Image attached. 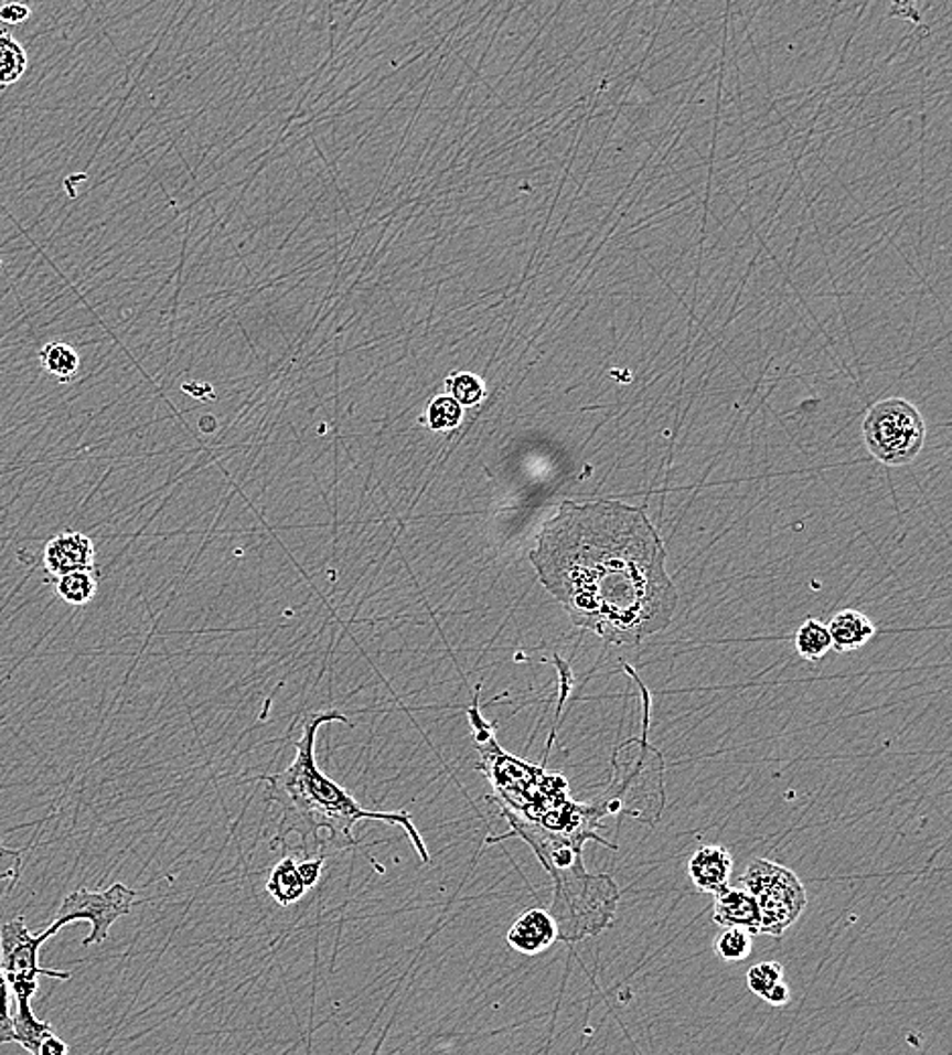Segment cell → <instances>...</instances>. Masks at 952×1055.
<instances>
[{
  "instance_id": "obj_17",
  "label": "cell",
  "mask_w": 952,
  "mask_h": 1055,
  "mask_svg": "<svg viewBox=\"0 0 952 1055\" xmlns=\"http://www.w3.org/2000/svg\"><path fill=\"white\" fill-rule=\"evenodd\" d=\"M833 648L828 628L821 624L819 619H806L799 631H796V650L804 660L816 662L825 658L826 652Z\"/></svg>"
},
{
  "instance_id": "obj_15",
  "label": "cell",
  "mask_w": 952,
  "mask_h": 1055,
  "mask_svg": "<svg viewBox=\"0 0 952 1055\" xmlns=\"http://www.w3.org/2000/svg\"><path fill=\"white\" fill-rule=\"evenodd\" d=\"M26 51L9 31H0V88L13 86L25 76Z\"/></svg>"
},
{
  "instance_id": "obj_13",
  "label": "cell",
  "mask_w": 952,
  "mask_h": 1055,
  "mask_svg": "<svg viewBox=\"0 0 952 1055\" xmlns=\"http://www.w3.org/2000/svg\"><path fill=\"white\" fill-rule=\"evenodd\" d=\"M14 1043H19L26 1054L38 1055L41 1043L47 1037H52L53 1031L50 1023L35 1017L31 1005H17L13 1015Z\"/></svg>"
},
{
  "instance_id": "obj_7",
  "label": "cell",
  "mask_w": 952,
  "mask_h": 1055,
  "mask_svg": "<svg viewBox=\"0 0 952 1055\" xmlns=\"http://www.w3.org/2000/svg\"><path fill=\"white\" fill-rule=\"evenodd\" d=\"M41 565L47 573V580L65 577L77 571L96 573V548L94 542L82 532H62L45 542L41 551Z\"/></svg>"
},
{
  "instance_id": "obj_16",
  "label": "cell",
  "mask_w": 952,
  "mask_h": 1055,
  "mask_svg": "<svg viewBox=\"0 0 952 1055\" xmlns=\"http://www.w3.org/2000/svg\"><path fill=\"white\" fill-rule=\"evenodd\" d=\"M52 585L64 604L88 605L98 590V578L92 571H77L65 577L55 578Z\"/></svg>"
},
{
  "instance_id": "obj_20",
  "label": "cell",
  "mask_w": 952,
  "mask_h": 1055,
  "mask_svg": "<svg viewBox=\"0 0 952 1055\" xmlns=\"http://www.w3.org/2000/svg\"><path fill=\"white\" fill-rule=\"evenodd\" d=\"M461 416H463V408L451 396H437L429 404L422 423L429 425L432 430H445V428L458 427Z\"/></svg>"
},
{
  "instance_id": "obj_5",
  "label": "cell",
  "mask_w": 952,
  "mask_h": 1055,
  "mask_svg": "<svg viewBox=\"0 0 952 1055\" xmlns=\"http://www.w3.org/2000/svg\"><path fill=\"white\" fill-rule=\"evenodd\" d=\"M53 936L55 931L52 928L33 934L26 926L25 916L14 917L0 928V970L9 982L17 1005H31V999L38 993L39 977L72 979L69 972L50 970L39 965V950Z\"/></svg>"
},
{
  "instance_id": "obj_3",
  "label": "cell",
  "mask_w": 952,
  "mask_h": 1055,
  "mask_svg": "<svg viewBox=\"0 0 952 1055\" xmlns=\"http://www.w3.org/2000/svg\"><path fill=\"white\" fill-rule=\"evenodd\" d=\"M739 887L753 895L762 917L760 934H768L772 938H782L809 904L806 889L799 875L768 859H756L741 877Z\"/></svg>"
},
{
  "instance_id": "obj_2",
  "label": "cell",
  "mask_w": 952,
  "mask_h": 1055,
  "mask_svg": "<svg viewBox=\"0 0 952 1055\" xmlns=\"http://www.w3.org/2000/svg\"><path fill=\"white\" fill-rule=\"evenodd\" d=\"M325 723H345L347 718L338 711L318 713L307 721L303 735L295 743V761L287 769L272 776H263L268 786V802L279 808V834L277 842L287 841L289 834L299 836V851L306 859L328 856L342 849H354V827L360 820H382L405 830L419 853L422 863H431V854L422 841L408 812H374L357 804L350 791L328 778L315 761V737Z\"/></svg>"
},
{
  "instance_id": "obj_21",
  "label": "cell",
  "mask_w": 952,
  "mask_h": 1055,
  "mask_svg": "<svg viewBox=\"0 0 952 1055\" xmlns=\"http://www.w3.org/2000/svg\"><path fill=\"white\" fill-rule=\"evenodd\" d=\"M782 980H784V968L780 962H760L748 970L749 991L762 999L763 994Z\"/></svg>"
},
{
  "instance_id": "obj_26",
  "label": "cell",
  "mask_w": 952,
  "mask_h": 1055,
  "mask_svg": "<svg viewBox=\"0 0 952 1055\" xmlns=\"http://www.w3.org/2000/svg\"><path fill=\"white\" fill-rule=\"evenodd\" d=\"M763 1001L770 1003L772 1006L788 1005V1001H790V987H788L784 980L778 982L768 993L763 994Z\"/></svg>"
},
{
  "instance_id": "obj_4",
  "label": "cell",
  "mask_w": 952,
  "mask_h": 1055,
  "mask_svg": "<svg viewBox=\"0 0 952 1055\" xmlns=\"http://www.w3.org/2000/svg\"><path fill=\"white\" fill-rule=\"evenodd\" d=\"M867 449L886 466H906L924 447L927 427L914 406L900 398L877 403L864 423Z\"/></svg>"
},
{
  "instance_id": "obj_12",
  "label": "cell",
  "mask_w": 952,
  "mask_h": 1055,
  "mask_svg": "<svg viewBox=\"0 0 952 1055\" xmlns=\"http://www.w3.org/2000/svg\"><path fill=\"white\" fill-rule=\"evenodd\" d=\"M306 885H303V881H301L299 873H297V859L285 856L282 861L277 863V867L272 868V873H270V877H268V895H270L280 907H289V905L297 904V902L306 895Z\"/></svg>"
},
{
  "instance_id": "obj_8",
  "label": "cell",
  "mask_w": 952,
  "mask_h": 1055,
  "mask_svg": "<svg viewBox=\"0 0 952 1055\" xmlns=\"http://www.w3.org/2000/svg\"><path fill=\"white\" fill-rule=\"evenodd\" d=\"M559 940V926L546 909L524 912L510 928L506 942L524 956H536Z\"/></svg>"
},
{
  "instance_id": "obj_11",
  "label": "cell",
  "mask_w": 952,
  "mask_h": 1055,
  "mask_svg": "<svg viewBox=\"0 0 952 1055\" xmlns=\"http://www.w3.org/2000/svg\"><path fill=\"white\" fill-rule=\"evenodd\" d=\"M826 628H828L831 643H833V648H835L837 652L859 650V648H864L865 643L871 640L874 633H876L874 624H871L862 611H855V609L841 611V614L833 617V621H831Z\"/></svg>"
},
{
  "instance_id": "obj_9",
  "label": "cell",
  "mask_w": 952,
  "mask_h": 1055,
  "mask_svg": "<svg viewBox=\"0 0 952 1055\" xmlns=\"http://www.w3.org/2000/svg\"><path fill=\"white\" fill-rule=\"evenodd\" d=\"M713 921L721 928H741L749 931L751 936H758L762 930V917L753 895L746 892L744 887H731V885L715 893Z\"/></svg>"
},
{
  "instance_id": "obj_18",
  "label": "cell",
  "mask_w": 952,
  "mask_h": 1055,
  "mask_svg": "<svg viewBox=\"0 0 952 1055\" xmlns=\"http://www.w3.org/2000/svg\"><path fill=\"white\" fill-rule=\"evenodd\" d=\"M753 950V936L741 928H721L715 938V952L724 962H741Z\"/></svg>"
},
{
  "instance_id": "obj_24",
  "label": "cell",
  "mask_w": 952,
  "mask_h": 1055,
  "mask_svg": "<svg viewBox=\"0 0 952 1055\" xmlns=\"http://www.w3.org/2000/svg\"><path fill=\"white\" fill-rule=\"evenodd\" d=\"M323 863L325 859L323 856H313V859H306L301 863H297V873L299 877L303 881L306 889L309 887H315L318 885L319 877H321V868H323Z\"/></svg>"
},
{
  "instance_id": "obj_23",
  "label": "cell",
  "mask_w": 952,
  "mask_h": 1055,
  "mask_svg": "<svg viewBox=\"0 0 952 1055\" xmlns=\"http://www.w3.org/2000/svg\"><path fill=\"white\" fill-rule=\"evenodd\" d=\"M23 873V854L21 851L9 849L4 842L0 841V881H11L13 887L17 881L21 880Z\"/></svg>"
},
{
  "instance_id": "obj_14",
  "label": "cell",
  "mask_w": 952,
  "mask_h": 1055,
  "mask_svg": "<svg viewBox=\"0 0 952 1055\" xmlns=\"http://www.w3.org/2000/svg\"><path fill=\"white\" fill-rule=\"evenodd\" d=\"M39 364L50 374V376L60 380V382H69L74 380L79 370V355L72 345L64 341H52L39 352Z\"/></svg>"
},
{
  "instance_id": "obj_6",
  "label": "cell",
  "mask_w": 952,
  "mask_h": 1055,
  "mask_svg": "<svg viewBox=\"0 0 952 1055\" xmlns=\"http://www.w3.org/2000/svg\"><path fill=\"white\" fill-rule=\"evenodd\" d=\"M135 902H137V893L122 883H115L108 889H100V892L82 887L65 897L50 928L57 934L64 926H69L77 919H86L92 930L86 936L84 946L103 944L108 940V934L115 926L116 919L128 916Z\"/></svg>"
},
{
  "instance_id": "obj_22",
  "label": "cell",
  "mask_w": 952,
  "mask_h": 1055,
  "mask_svg": "<svg viewBox=\"0 0 952 1055\" xmlns=\"http://www.w3.org/2000/svg\"><path fill=\"white\" fill-rule=\"evenodd\" d=\"M0 1043H14L13 1015H11V989L0 970Z\"/></svg>"
},
{
  "instance_id": "obj_10",
  "label": "cell",
  "mask_w": 952,
  "mask_h": 1055,
  "mask_svg": "<svg viewBox=\"0 0 952 1055\" xmlns=\"http://www.w3.org/2000/svg\"><path fill=\"white\" fill-rule=\"evenodd\" d=\"M734 871L731 853L719 844H705L688 861V877L695 883L698 892H721L729 885V877Z\"/></svg>"
},
{
  "instance_id": "obj_1",
  "label": "cell",
  "mask_w": 952,
  "mask_h": 1055,
  "mask_svg": "<svg viewBox=\"0 0 952 1055\" xmlns=\"http://www.w3.org/2000/svg\"><path fill=\"white\" fill-rule=\"evenodd\" d=\"M531 563L573 624L613 646H638L671 626L678 590L646 510L563 502L536 534Z\"/></svg>"
},
{
  "instance_id": "obj_27",
  "label": "cell",
  "mask_w": 952,
  "mask_h": 1055,
  "mask_svg": "<svg viewBox=\"0 0 952 1055\" xmlns=\"http://www.w3.org/2000/svg\"><path fill=\"white\" fill-rule=\"evenodd\" d=\"M67 1052H69L67 1043L57 1033H53L52 1037L41 1043L38 1055H67Z\"/></svg>"
},
{
  "instance_id": "obj_25",
  "label": "cell",
  "mask_w": 952,
  "mask_h": 1055,
  "mask_svg": "<svg viewBox=\"0 0 952 1055\" xmlns=\"http://www.w3.org/2000/svg\"><path fill=\"white\" fill-rule=\"evenodd\" d=\"M29 17H31V9L26 4H21V2H11V4L0 7V21L7 23V25L25 23Z\"/></svg>"
},
{
  "instance_id": "obj_19",
  "label": "cell",
  "mask_w": 952,
  "mask_h": 1055,
  "mask_svg": "<svg viewBox=\"0 0 952 1055\" xmlns=\"http://www.w3.org/2000/svg\"><path fill=\"white\" fill-rule=\"evenodd\" d=\"M445 386L451 392V398L463 408V406H478L482 403L483 390L482 380L470 374V372H453L451 376L445 380Z\"/></svg>"
}]
</instances>
